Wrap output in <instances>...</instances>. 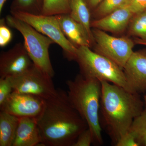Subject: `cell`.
Listing matches in <instances>:
<instances>
[{"instance_id": "cell-1", "label": "cell", "mask_w": 146, "mask_h": 146, "mask_svg": "<svg viewBox=\"0 0 146 146\" xmlns=\"http://www.w3.org/2000/svg\"><path fill=\"white\" fill-rule=\"evenodd\" d=\"M36 119L41 146H73L79 135L89 128L72 106L67 93L60 89L45 100L43 111Z\"/></svg>"}, {"instance_id": "cell-2", "label": "cell", "mask_w": 146, "mask_h": 146, "mask_svg": "<svg viewBox=\"0 0 146 146\" xmlns=\"http://www.w3.org/2000/svg\"><path fill=\"white\" fill-rule=\"evenodd\" d=\"M102 84L100 112L104 126L114 143L129 130L133 120L144 110L140 94L108 82ZM100 123V124H101Z\"/></svg>"}, {"instance_id": "cell-3", "label": "cell", "mask_w": 146, "mask_h": 146, "mask_svg": "<svg viewBox=\"0 0 146 146\" xmlns=\"http://www.w3.org/2000/svg\"><path fill=\"white\" fill-rule=\"evenodd\" d=\"M66 84L69 101L87 123L93 136V144L102 145L103 141L100 118L101 82L97 79L80 74Z\"/></svg>"}, {"instance_id": "cell-4", "label": "cell", "mask_w": 146, "mask_h": 146, "mask_svg": "<svg viewBox=\"0 0 146 146\" xmlns=\"http://www.w3.org/2000/svg\"><path fill=\"white\" fill-rule=\"evenodd\" d=\"M5 19L9 27L16 29L23 35L24 46L35 66L53 77L55 73L50 59L49 49L54 42L26 22L11 14L7 15Z\"/></svg>"}, {"instance_id": "cell-5", "label": "cell", "mask_w": 146, "mask_h": 146, "mask_svg": "<svg viewBox=\"0 0 146 146\" xmlns=\"http://www.w3.org/2000/svg\"><path fill=\"white\" fill-rule=\"evenodd\" d=\"M82 75L114 84L126 89V82L123 71L108 58L93 51L90 48H78L75 59Z\"/></svg>"}, {"instance_id": "cell-6", "label": "cell", "mask_w": 146, "mask_h": 146, "mask_svg": "<svg viewBox=\"0 0 146 146\" xmlns=\"http://www.w3.org/2000/svg\"><path fill=\"white\" fill-rule=\"evenodd\" d=\"M11 13L52 39L62 48L64 54L69 60H75L78 48L63 34L56 16L34 15L18 11H11Z\"/></svg>"}, {"instance_id": "cell-7", "label": "cell", "mask_w": 146, "mask_h": 146, "mask_svg": "<svg viewBox=\"0 0 146 146\" xmlns=\"http://www.w3.org/2000/svg\"><path fill=\"white\" fill-rule=\"evenodd\" d=\"M9 78L13 91L16 92L31 94L46 100L53 96L57 91L52 78L35 65L20 75Z\"/></svg>"}, {"instance_id": "cell-8", "label": "cell", "mask_w": 146, "mask_h": 146, "mask_svg": "<svg viewBox=\"0 0 146 146\" xmlns=\"http://www.w3.org/2000/svg\"><path fill=\"white\" fill-rule=\"evenodd\" d=\"M95 52L108 58L123 70L133 52L134 41L126 36L117 37L107 34L103 31L92 29Z\"/></svg>"}, {"instance_id": "cell-9", "label": "cell", "mask_w": 146, "mask_h": 146, "mask_svg": "<svg viewBox=\"0 0 146 146\" xmlns=\"http://www.w3.org/2000/svg\"><path fill=\"white\" fill-rule=\"evenodd\" d=\"M45 104V100L37 96L13 91L0 108L18 118H37Z\"/></svg>"}, {"instance_id": "cell-10", "label": "cell", "mask_w": 146, "mask_h": 146, "mask_svg": "<svg viewBox=\"0 0 146 146\" xmlns=\"http://www.w3.org/2000/svg\"><path fill=\"white\" fill-rule=\"evenodd\" d=\"M34 65L24 44L17 43L0 55V77L20 75Z\"/></svg>"}, {"instance_id": "cell-11", "label": "cell", "mask_w": 146, "mask_h": 146, "mask_svg": "<svg viewBox=\"0 0 146 146\" xmlns=\"http://www.w3.org/2000/svg\"><path fill=\"white\" fill-rule=\"evenodd\" d=\"M126 90L140 94L146 91V50L133 52L123 68Z\"/></svg>"}, {"instance_id": "cell-12", "label": "cell", "mask_w": 146, "mask_h": 146, "mask_svg": "<svg viewBox=\"0 0 146 146\" xmlns=\"http://www.w3.org/2000/svg\"><path fill=\"white\" fill-rule=\"evenodd\" d=\"M133 16L125 5L107 16L91 21V27L113 33H120L125 29Z\"/></svg>"}, {"instance_id": "cell-13", "label": "cell", "mask_w": 146, "mask_h": 146, "mask_svg": "<svg viewBox=\"0 0 146 146\" xmlns=\"http://www.w3.org/2000/svg\"><path fill=\"white\" fill-rule=\"evenodd\" d=\"M63 34L76 47L86 46L90 48L92 41L84 27L76 21L70 13L56 16Z\"/></svg>"}, {"instance_id": "cell-14", "label": "cell", "mask_w": 146, "mask_h": 146, "mask_svg": "<svg viewBox=\"0 0 146 146\" xmlns=\"http://www.w3.org/2000/svg\"><path fill=\"white\" fill-rule=\"evenodd\" d=\"M41 142L36 118H19L13 146H41Z\"/></svg>"}, {"instance_id": "cell-15", "label": "cell", "mask_w": 146, "mask_h": 146, "mask_svg": "<svg viewBox=\"0 0 146 146\" xmlns=\"http://www.w3.org/2000/svg\"><path fill=\"white\" fill-rule=\"evenodd\" d=\"M19 118L5 111L0 112V146H13Z\"/></svg>"}, {"instance_id": "cell-16", "label": "cell", "mask_w": 146, "mask_h": 146, "mask_svg": "<svg viewBox=\"0 0 146 146\" xmlns=\"http://www.w3.org/2000/svg\"><path fill=\"white\" fill-rule=\"evenodd\" d=\"M70 15L84 27L94 44V38L91 26L90 10L85 0H70Z\"/></svg>"}, {"instance_id": "cell-17", "label": "cell", "mask_w": 146, "mask_h": 146, "mask_svg": "<svg viewBox=\"0 0 146 146\" xmlns=\"http://www.w3.org/2000/svg\"><path fill=\"white\" fill-rule=\"evenodd\" d=\"M128 131L139 146H146V108L134 119Z\"/></svg>"}, {"instance_id": "cell-18", "label": "cell", "mask_w": 146, "mask_h": 146, "mask_svg": "<svg viewBox=\"0 0 146 146\" xmlns=\"http://www.w3.org/2000/svg\"><path fill=\"white\" fill-rule=\"evenodd\" d=\"M70 12V0H43L42 15L56 16Z\"/></svg>"}, {"instance_id": "cell-19", "label": "cell", "mask_w": 146, "mask_h": 146, "mask_svg": "<svg viewBox=\"0 0 146 146\" xmlns=\"http://www.w3.org/2000/svg\"><path fill=\"white\" fill-rule=\"evenodd\" d=\"M43 0H14L11 11H18L34 15L42 14Z\"/></svg>"}, {"instance_id": "cell-20", "label": "cell", "mask_w": 146, "mask_h": 146, "mask_svg": "<svg viewBox=\"0 0 146 146\" xmlns=\"http://www.w3.org/2000/svg\"><path fill=\"white\" fill-rule=\"evenodd\" d=\"M129 33L130 35L146 40V11L133 16L130 22Z\"/></svg>"}, {"instance_id": "cell-21", "label": "cell", "mask_w": 146, "mask_h": 146, "mask_svg": "<svg viewBox=\"0 0 146 146\" xmlns=\"http://www.w3.org/2000/svg\"><path fill=\"white\" fill-rule=\"evenodd\" d=\"M128 0H104L94 9L93 14L97 19L103 18L125 5Z\"/></svg>"}, {"instance_id": "cell-22", "label": "cell", "mask_w": 146, "mask_h": 146, "mask_svg": "<svg viewBox=\"0 0 146 146\" xmlns=\"http://www.w3.org/2000/svg\"><path fill=\"white\" fill-rule=\"evenodd\" d=\"M13 91L9 77L0 78V107L3 106Z\"/></svg>"}, {"instance_id": "cell-23", "label": "cell", "mask_w": 146, "mask_h": 146, "mask_svg": "<svg viewBox=\"0 0 146 146\" xmlns=\"http://www.w3.org/2000/svg\"><path fill=\"white\" fill-rule=\"evenodd\" d=\"M5 19L0 20V46H7L11 41L12 34L10 29L7 26Z\"/></svg>"}, {"instance_id": "cell-24", "label": "cell", "mask_w": 146, "mask_h": 146, "mask_svg": "<svg viewBox=\"0 0 146 146\" xmlns=\"http://www.w3.org/2000/svg\"><path fill=\"white\" fill-rule=\"evenodd\" d=\"M93 144V137L89 128L86 129L78 137L73 146H90Z\"/></svg>"}, {"instance_id": "cell-25", "label": "cell", "mask_w": 146, "mask_h": 146, "mask_svg": "<svg viewBox=\"0 0 146 146\" xmlns=\"http://www.w3.org/2000/svg\"><path fill=\"white\" fill-rule=\"evenodd\" d=\"M125 5L134 15L146 11V0H128Z\"/></svg>"}, {"instance_id": "cell-26", "label": "cell", "mask_w": 146, "mask_h": 146, "mask_svg": "<svg viewBox=\"0 0 146 146\" xmlns=\"http://www.w3.org/2000/svg\"><path fill=\"white\" fill-rule=\"evenodd\" d=\"M116 146H139L133 135L128 131L122 136L115 145Z\"/></svg>"}, {"instance_id": "cell-27", "label": "cell", "mask_w": 146, "mask_h": 146, "mask_svg": "<svg viewBox=\"0 0 146 146\" xmlns=\"http://www.w3.org/2000/svg\"><path fill=\"white\" fill-rule=\"evenodd\" d=\"M104 0H85L90 10L95 9Z\"/></svg>"}, {"instance_id": "cell-28", "label": "cell", "mask_w": 146, "mask_h": 146, "mask_svg": "<svg viewBox=\"0 0 146 146\" xmlns=\"http://www.w3.org/2000/svg\"><path fill=\"white\" fill-rule=\"evenodd\" d=\"M133 41H134L135 44L146 46V40H143V39H140V38L136 37L134 39Z\"/></svg>"}, {"instance_id": "cell-29", "label": "cell", "mask_w": 146, "mask_h": 146, "mask_svg": "<svg viewBox=\"0 0 146 146\" xmlns=\"http://www.w3.org/2000/svg\"><path fill=\"white\" fill-rule=\"evenodd\" d=\"M6 0H0V13H1Z\"/></svg>"}, {"instance_id": "cell-30", "label": "cell", "mask_w": 146, "mask_h": 146, "mask_svg": "<svg viewBox=\"0 0 146 146\" xmlns=\"http://www.w3.org/2000/svg\"><path fill=\"white\" fill-rule=\"evenodd\" d=\"M144 100H145V103L146 105V95L145 96V97H144Z\"/></svg>"}]
</instances>
